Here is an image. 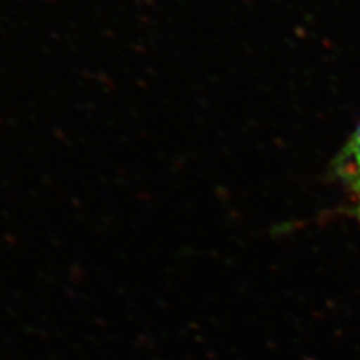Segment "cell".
I'll return each mask as SVG.
<instances>
[{"label": "cell", "instance_id": "6da1fadb", "mask_svg": "<svg viewBox=\"0 0 360 360\" xmlns=\"http://www.w3.org/2000/svg\"><path fill=\"white\" fill-rule=\"evenodd\" d=\"M336 174L350 193L360 197V122L338 156Z\"/></svg>", "mask_w": 360, "mask_h": 360}]
</instances>
